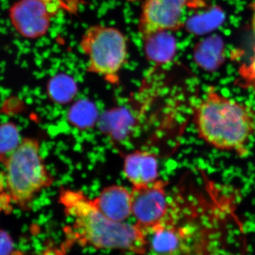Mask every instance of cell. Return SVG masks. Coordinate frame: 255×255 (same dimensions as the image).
I'll use <instances>...</instances> for the list:
<instances>
[{
  "label": "cell",
  "instance_id": "obj_1",
  "mask_svg": "<svg viewBox=\"0 0 255 255\" xmlns=\"http://www.w3.org/2000/svg\"><path fill=\"white\" fill-rule=\"evenodd\" d=\"M59 201L65 214L72 219L65 232L69 243L137 255L145 253V233L142 230L135 224L117 222L106 217L93 199L83 191L63 189Z\"/></svg>",
  "mask_w": 255,
  "mask_h": 255
},
{
  "label": "cell",
  "instance_id": "obj_2",
  "mask_svg": "<svg viewBox=\"0 0 255 255\" xmlns=\"http://www.w3.org/2000/svg\"><path fill=\"white\" fill-rule=\"evenodd\" d=\"M198 136L211 147L239 157L249 154L255 132V112L250 106L228 98L211 87L193 116Z\"/></svg>",
  "mask_w": 255,
  "mask_h": 255
},
{
  "label": "cell",
  "instance_id": "obj_3",
  "mask_svg": "<svg viewBox=\"0 0 255 255\" xmlns=\"http://www.w3.org/2000/svg\"><path fill=\"white\" fill-rule=\"evenodd\" d=\"M6 184L12 200L18 205L28 204L53 182L40 154L39 142L26 138L6 159Z\"/></svg>",
  "mask_w": 255,
  "mask_h": 255
},
{
  "label": "cell",
  "instance_id": "obj_4",
  "mask_svg": "<svg viewBox=\"0 0 255 255\" xmlns=\"http://www.w3.org/2000/svg\"><path fill=\"white\" fill-rule=\"evenodd\" d=\"M87 60V71L103 77L111 83L119 80V73L127 61V37L120 30L103 25L87 28L80 42Z\"/></svg>",
  "mask_w": 255,
  "mask_h": 255
},
{
  "label": "cell",
  "instance_id": "obj_5",
  "mask_svg": "<svg viewBox=\"0 0 255 255\" xmlns=\"http://www.w3.org/2000/svg\"><path fill=\"white\" fill-rule=\"evenodd\" d=\"M167 187V182L159 178L147 185L131 188L132 216L143 232L163 223L170 214L172 205Z\"/></svg>",
  "mask_w": 255,
  "mask_h": 255
},
{
  "label": "cell",
  "instance_id": "obj_6",
  "mask_svg": "<svg viewBox=\"0 0 255 255\" xmlns=\"http://www.w3.org/2000/svg\"><path fill=\"white\" fill-rule=\"evenodd\" d=\"M187 0H143L138 28L144 39L182 27Z\"/></svg>",
  "mask_w": 255,
  "mask_h": 255
},
{
  "label": "cell",
  "instance_id": "obj_7",
  "mask_svg": "<svg viewBox=\"0 0 255 255\" xmlns=\"http://www.w3.org/2000/svg\"><path fill=\"white\" fill-rule=\"evenodd\" d=\"M53 11L45 0H21L11 9V21L22 36L36 38L48 31Z\"/></svg>",
  "mask_w": 255,
  "mask_h": 255
},
{
  "label": "cell",
  "instance_id": "obj_8",
  "mask_svg": "<svg viewBox=\"0 0 255 255\" xmlns=\"http://www.w3.org/2000/svg\"><path fill=\"white\" fill-rule=\"evenodd\" d=\"M123 170L131 187L147 185L159 179L158 157L150 151H133L124 158Z\"/></svg>",
  "mask_w": 255,
  "mask_h": 255
},
{
  "label": "cell",
  "instance_id": "obj_9",
  "mask_svg": "<svg viewBox=\"0 0 255 255\" xmlns=\"http://www.w3.org/2000/svg\"><path fill=\"white\" fill-rule=\"evenodd\" d=\"M93 201L102 214L112 221L125 222L132 216L131 191L122 185L104 188Z\"/></svg>",
  "mask_w": 255,
  "mask_h": 255
},
{
  "label": "cell",
  "instance_id": "obj_10",
  "mask_svg": "<svg viewBox=\"0 0 255 255\" xmlns=\"http://www.w3.org/2000/svg\"><path fill=\"white\" fill-rule=\"evenodd\" d=\"M21 143L19 132L14 124L0 125V157H8Z\"/></svg>",
  "mask_w": 255,
  "mask_h": 255
},
{
  "label": "cell",
  "instance_id": "obj_11",
  "mask_svg": "<svg viewBox=\"0 0 255 255\" xmlns=\"http://www.w3.org/2000/svg\"><path fill=\"white\" fill-rule=\"evenodd\" d=\"M14 244L7 233L0 230V255H12Z\"/></svg>",
  "mask_w": 255,
  "mask_h": 255
},
{
  "label": "cell",
  "instance_id": "obj_12",
  "mask_svg": "<svg viewBox=\"0 0 255 255\" xmlns=\"http://www.w3.org/2000/svg\"><path fill=\"white\" fill-rule=\"evenodd\" d=\"M45 1H46L50 6H53L55 9L61 6L71 11L76 9L78 1V0H45Z\"/></svg>",
  "mask_w": 255,
  "mask_h": 255
},
{
  "label": "cell",
  "instance_id": "obj_13",
  "mask_svg": "<svg viewBox=\"0 0 255 255\" xmlns=\"http://www.w3.org/2000/svg\"><path fill=\"white\" fill-rule=\"evenodd\" d=\"M243 77L248 82V85L255 89V63L251 65V68H247L244 70Z\"/></svg>",
  "mask_w": 255,
  "mask_h": 255
},
{
  "label": "cell",
  "instance_id": "obj_14",
  "mask_svg": "<svg viewBox=\"0 0 255 255\" xmlns=\"http://www.w3.org/2000/svg\"><path fill=\"white\" fill-rule=\"evenodd\" d=\"M253 9V19H252V27H253V34L255 38V1L252 4Z\"/></svg>",
  "mask_w": 255,
  "mask_h": 255
},
{
  "label": "cell",
  "instance_id": "obj_15",
  "mask_svg": "<svg viewBox=\"0 0 255 255\" xmlns=\"http://www.w3.org/2000/svg\"><path fill=\"white\" fill-rule=\"evenodd\" d=\"M60 253H58V251H47L46 253H43V255H60Z\"/></svg>",
  "mask_w": 255,
  "mask_h": 255
}]
</instances>
